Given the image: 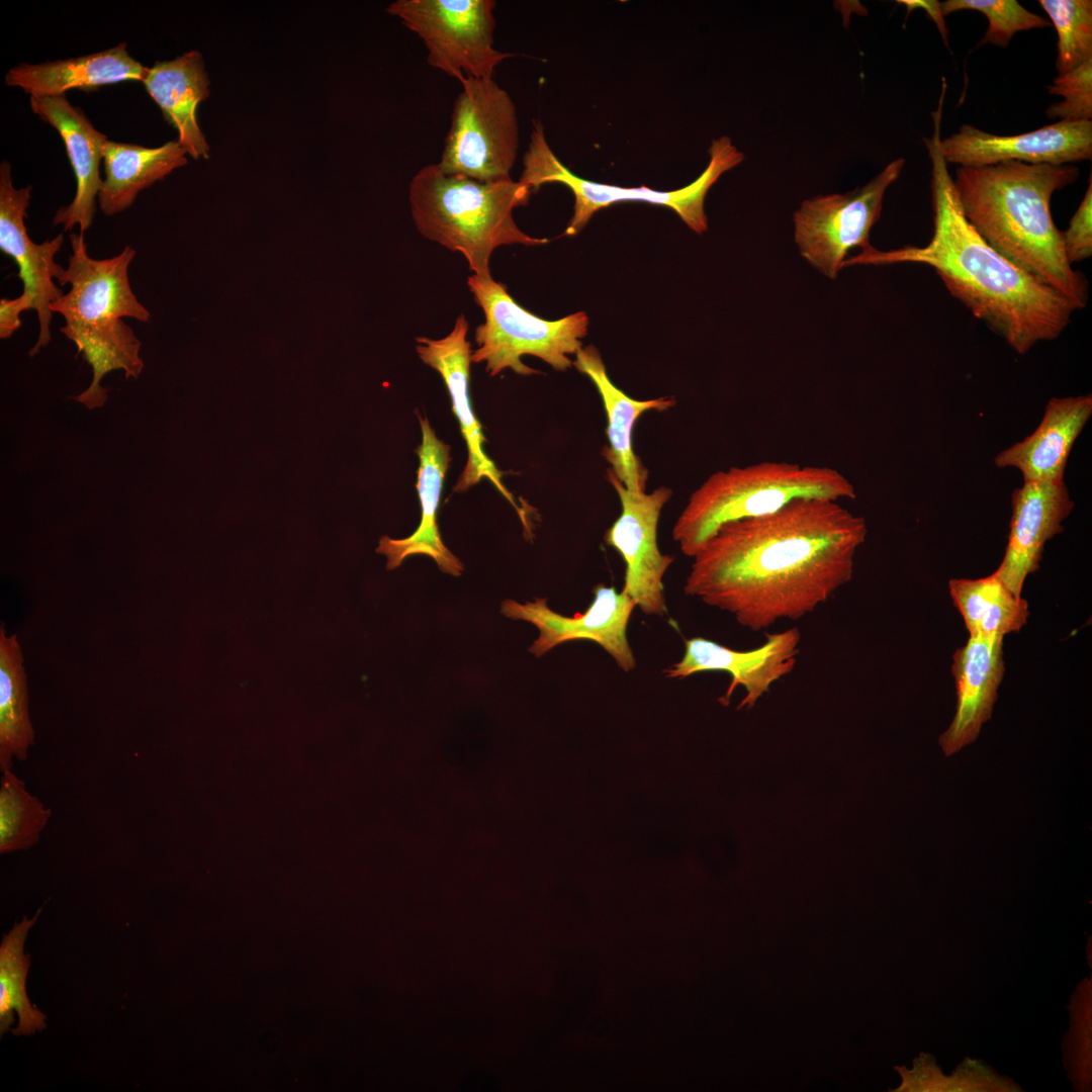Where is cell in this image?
Wrapping results in <instances>:
<instances>
[{"mask_svg": "<svg viewBox=\"0 0 1092 1092\" xmlns=\"http://www.w3.org/2000/svg\"><path fill=\"white\" fill-rule=\"evenodd\" d=\"M868 526L839 502L798 499L722 526L693 557L685 593L758 632L797 620L849 582Z\"/></svg>", "mask_w": 1092, "mask_h": 1092, "instance_id": "cell-1", "label": "cell"}, {"mask_svg": "<svg viewBox=\"0 0 1092 1092\" xmlns=\"http://www.w3.org/2000/svg\"><path fill=\"white\" fill-rule=\"evenodd\" d=\"M944 93L925 139L931 161L933 235L924 247L881 251L872 246L844 260L851 265L930 266L949 293L1018 354L1061 336L1078 306L991 248L966 218L940 148Z\"/></svg>", "mask_w": 1092, "mask_h": 1092, "instance_id": "cell-2", "label": "cell"}, {"mask_svg": "<svg viewBox=\"0 0 1092 1092\" xmlns=\"http://www.w3.org/2000/svg\"><path fill=\"white\" fill-rule=\"evenodd\" d=\"M1078 176L1069 164L1004 161L960 166L953 183L966 218L991 248L1081 309L1088 281L1068 261L1051 212L1053 194Z\"/></svg>", "mask_w": 1092, "mask_h": 1092, "instance_id": "cell-3", "label": "cell"}, {"mask_svg": "<svg viewBox=\"0 0 1092 1092\" xmlns=\"http://www.w3.org/2000/svg\"><path fill=\"white\" fill-rule=\"evenodd\" d=\"M70 243L68 267L57 281L71 288L50 308L64 317L60 332L76 345L78 354L92 368L90 386L73 398L93 410L103 406L107 399L108 389L101 386L105 374L120 369L127 379H136L142 373V344L122 318L149 323L151 313L129 283L128 268L134 249L125 246L118 255L94 259L88 254L83 234H71Z\"/></svg>", "mask_w": 1092, "mask_h": 1092, "instance_id": "cell-4", "label": "cell"}, {"mask_svg": "<svg viewBox=\"0 0 1092 1092\" xmlns=\"http://www.w3.org/2000/svg\"><path fill=\"white\" fill-rule=\"evenodd\" d=\"M531 192L512 178L481 182L447 174L436 163L413 177L408 199L413 220L424 238L461 253L473 274L490 277L489 260L496 248L549 242L527 235L513 217L515 208L528 204Z\"/></svg>", "mask_w": 1092, "mask_h": 1092, "instance_id": "cell-5", "label": "cell"}, {"mask_svg": "<svg viewBox=\"0 0 1092 1092\" xmlns=\"http://www.w3.org/2000/svg\"><path fill=\"white\" fill-rule=\"evenodd\" d=\"M853 484L831 467L762 461L712 473L690 496L672 529L694 557L724 525L775 513L798 499H854Z\"/></svg>", "mask_w": 1092, "mask_h": 1092, "instance_id": "cell-6", "label": "cell"}, {"mask_svg": "<svg viewBox=\"0 0 1092 1092\" xmlns=\"http://www.w3.org/2000/svg\"><path fill=\"white\" fill-rule=\"evenodd\" d=\"M530 144L523 157L520 182L537 191L547 183H561L574 196V208L564 235H577L598 210L619 201H644L673 209L697 234L708 229L704 209L711 186L726 171L740 164L744 156L728 136L714 140L709 149L710 161L705 171L691 184L671 191L648 187L627 188L588 181L573 174L551 150L543 125L534 120Z\"/></svg>", "mask_w": 1092, "mask_h": 1092, "instance_id": "cell-7", "label": "cell"}, {"mask_svg": "<svg viewBox=\"0 0 1092 1092\" xmlns=\"http://www.w3.org/2000/svg\"><path fill=\"white\" fill-rule=\"evenodd\" d=\"M467 285L484 314V322L475 329L478 348L472 351L471 362H484L490 376L506 369L521 375L540 373L522 362L525 355L535 356L558 371L572 365L569 356L582 348L581 339L587 334L585 312L548 321L522 307L506 285L491 276L472 274Z\"/></svg>", "mask_w": 1092, "mask_h": 1092, "instance_id": "cell-8", "label": "cell"}, {"mask_svg": "<svg viewBox=\"0 0 1092 1092\" xmlns=\"http://www.w3.org/2000/svg\"><path fill=\"white\" fill-rule=\"evenodd\" d=\"M455 99L440 169L481 182L511 178L519 121L510 94L492 79L466 77Z\"/></svg>", "mask_w": 1092, "mask_h": 1092, "instance_id": "cell-9", "label": "cell"}, {"mask_svg": "<svg viewBox=\"0 0 1092 1092\" xmlns=\"http://www.w3.org/2000/svg\"><path fill=\"white\" fill-rule=\"evenodd\" d=\"M493 0H397L386 11L423 40L428 64L461 82L492 79L512 57L494 48Z\"/></svg>", "mask_w": 1092, "mask_h": 1092, "instance_id": "cell-10", "label": "cell"}, {"mask_svg": "<svg viewBox=\"0 0 1092 1092\" xmlns=\"http://www.w3.org/2000/svg\"><path fill=\"white\" fill-rule=\"evenodd\" d=\"M904 159L891 162L860 188L803 201L794 213V236L801 256L830 279L843 268L851 249L870 245V232L881 215L887 188L901 174Z\"/></svg>", "mask_w": 1092, "mask_h": 1092, "instance_id": "cell-11", "label": "cell"}, {"mask_svg": "<svg viewBox=\"0 0 1092 1092\" xmlns=\"http://www.w3.org/2000/svg\"><path fill=\"white\" fill-rule=\"evenodd\" d=\"M607 479L616 490L621 513L606 531L605 543L613 547L625 563L624 590L642 613L664 616L666 601L663 577L674 557L661 553L657 528L661 511L672 490L661 485L651 492H634L607 469Z\"/></svg>", "mask_w": 1092, "mask_h": 1092, "instance_id": "cell-12", "label": "cell"}, {"mask_svg": "<svg viewBox=\"0 0 1092 1092\" xmlns=\"http://www.w3.org/2000/svg\"><path fill=\"white\" fill-rule=\"evenodd\" d=\"M594 601L583 613L564 616L554 612L546 599L536 598L525 604L503 602L504 616L533 624L538 638L529 651L540 657L565 642L587 640L599 644L626 672L633 670L636 659L627 638V627L636 604L624 592L613 586L597 585Z\"/></svg>", "mask_w": 1092, "mask_h": 1092, "instance_id": "cell-13", "label": "cell"}, {"mask_svg": "<svg viewBox=\"0 0 1092 1092\" xmlns=\"http://www.w3.org/2000/svg\"><path fill=\"white\" fill-rule=\"evenodd\" d=\"M945 162L961 167H982L1004 161L1064 165L1092 157V121L1059 120L1041 128L998 135L964 124L941 139Z\"/></svg>", "mask_w": 1092, "mask_h": 1092, "instance_id": "cell-14", "label": "cell"}, {"mask_svg": "<svg viewBox=\"0 0 1092 1092\" xmlns=\"http://www.w3.org/2000/svg\"><path fill=\"white\" fill-rule=\"evenodd\" d=\"M31 186L16 188L13 185L11 165L7 161L0 164V250L9 256L18 266V275L23 283L22 292L33 301L37 312L39 333L35 345L29 351L36 355L46 347L52 337L50 326L53 317L51 305L64 295L54 282L63 272L55 256L64 243V235L59 234L52 240L36 244L29 238L24 218L30 202Z\"/></svg>", "mask_w": 1092, "mask_h": 1092, "instance_id": "cell-15", "label": "cell"}, {"mask_svg": "<svg viewBox=\"0 0 1092 1092\" xmlns=\"http://www.w3.org/2000/svg\"><path fill=\"white\" fill-rule=\"evenodd\" d=\"M801 633L797 627L766 633L765 641L755 649L738 651L703 637L685 642L681 659L667 666L663 673L670 678H685L704 671H723L731 676L725 699L736 687L746 692L738 708H752L770 686L792 672L800 653Z\"/></svg>", "mask_w": 1092, "mask_h": 1092, "instance_id": "cell-16", "label": "cell"}, {"mask_svg": "<svg viewBox=\"0 0 1092 1092\" xmlns=\"http://www.w3.org/2000/svg\"><path fill=\"white\" fill-rule=\"evenodd\" d=\"M468 329L465 315L460 314L447 336L441 339L416 338V351L420 359L436 370L446 384L452 412L458 420L467 447V461L453 491L464 492L482 478H487L518 511L522 520L518 505L503 484V473L483 449L486 439L472 410L469 393L472 349L467 340Z\"/></svg>", "mask_w": 1092, "mask_h": 1092, "instance_id": "cell-17", "label": "cell"}, {"mask_svg": "<svg viewBox=\"0 0 1092 1092\" xmlns=\"http://www.w3.org/2000/svg\"><path fill=\"white\" fill-rule=\"evenodd\" d=\"M1010 532L1002 562L994 572L1016 596L1021 597L1028 574L1039 568L1044 544L1062 533V522L1071 514L1065 481L1023 482L1012 493Z\"/></svg>", "mask_w": 1092, "mask_h": 1092, "instance_id": "cell-18", "label": "cell"}, {"mask_svg": "<svg viewBox=\"0 0 1092 1092\" xmlns=\"http://www.w3.org/2000/svg\"><path fill=\"white\" fill-rule=\"evenodd\" d=\"M30 107L40 119L59 131L76 179L73 200L57 210L53 223L62 224L64 232L78 225L79 233L84 235L96 214L103 181L99 166L106 135L98 131L84 112L73 106L65 95H30Z\"/></svg>", "mask_w": 1092, "mask_h": 1092, "instance_id": "cell-19", "label": "cell"}, {"mask_svg": "<svg viewBox=\"0 0 1092 1092\" xmlns=\"http://www.w3.org/2000/svg\"><path fill=\"white\" fill-rule=\"evenodd\" d=\"M957 688V708L939 745L946 756L974 742L993 712L1005 664L1003 638L970 636L957 649L951 666Z\"/></svg>", "mask_w": 1092, "mask_h": 1092, "instance_id": "cell-20", "label": "cell"}, {"mask_svg": "<svg viewBox=\"0 0 1092 1092\" xmlns=\"http://www.w3.org/2000/svg\"><path fill=\"white\" fill-rule=\"evenodd\" d=\"M572 365L586 375L598 389L607 416L608 445L602 451L611 472L629 490L645 492L648 470L633 449V430L648 411L665 412L676 401L672 396L638 400L627 395L610 379L600 351L593 345L575 353Z\"/></svg>", "mask_w": 1092, "mask_h": 1092, "instance_id": "cell-21", "label": "cell"}, {"mask_svg": "<svg viewBox=\"0 0 1092 1092\" xmlns=\"http://www.w3.org/2000/svg\"><path fill=\"white\" fill-rule=\"evenodd\" d=\"M419 422L422 443L416 453L420 460L417 489L422 510L421 522L406 538L382 536L376 551L386 556L387 569L398 567L408 556L426 555L443 572L459 576L464 569L463 564L444 544L437 523L440 497L451 461L450 446L436 436L427 418L419 416Z\"/></svg>", "mask_w": 1092, "mask_h": 1092, "instance_id": "cell-22", "label": "cell"}, {"mask_svg": "<svg viewBox=\"0 0 1092 1092\" xmlns=\"http://www.w3.org/2000/svg\"><path fill=\"white\" fill-rule=\"evenodd\" d=\"M1091 415V394L1051 398L1035 431L999 452L995 465L1018 469L1024 482L1064 481L1068 457Z\"/></svg>", "mask_w": 1092, "mask_h": 1092, "instance_id": "cell-23", "label": "cell"}, {"mask_svg": "<svg viewBox=\"0 0 1092 1092\" xmlns=\"http://www.w3.org/2000/svg\"><path fill=\"white\" fill-rule=\"evenodd\" d=\"M148 68L121 42L105 51L40 64L21 63L5 74L8 86L29 95H65L70 89L94 90L122 81H144Z\"/></svg>", "mask_w": 1092, "mask_h": 1092, "instance_id": "cell-24", "label": "cell"}, {"mask_svg": "<svg viewBox=\"0 0 1092 1092\" xmlns=\"http://www.w3.org/2000/svg\"><path fill=\"white\" fill-rule=\"evenodd\" d=\"M165 119L177 130L178 142L194 160L208 159L209 146L196 116L209 96V79L202 56L190 51L171 61H157L143 81Z\"/></svg>", "mask_w": 1092, "mask_h": 1092, "instance_id": "cell-25", "label": "cell"}, {"mask_svg": "<svg viewBox=\"0 0 1092 1092\" xmlns=\"http://www.w3.org/2000/svg\"><path fill=\"white\" fill-rule=\"evenodd\" d=\"M186 155L178 140L157 148L107 140L102 150L105 178L98 194L100 209L107 216L124 211L142 190L186 165Z\"/></svg>", "mask_w": 1092, "mask_h": 1092, "instance_id": "cell-26", "label": "cell"}, {"mask_svg": "<svg viewBox=\"0 0 1092 1092\" xmlns=\"http://www.w3.org/2000/svg\"><path fill=\"white\" fill-rule=\"evenodd\" d=\"M949 594L970 636L1002 637L1018 632L1029 616L1027 601L1014 595L993 572L949 580Z\"/></svg>", "mask_w": 1092, "mask_h": 1092, "instance_id": "cell-27", "label": "cell"}, {"mask_svg": "<svg viewBox=\"0 0 1092 1092\" xmlns=\"http://www.w3.org/2000/svg\"><path fill=\"white\" fill-rule=\"evenodd\" d=\"M23 655L15 634L0 629V769L25 760L34 741Z\"/></svg>", "mask_w": 1092, "mask_h": 1092, "instance_id": "cell-28", "label": "cell"}, {"mask_svg": "<svg viewBox=\"0 0 1092 1092\" xmlns=\"http://www.w3.org/2000/svg\"><path fill=\"white\" fill-rule=\"evenodd\" d=\"M41 909L31 918L23 917L3 936L0 945V1033L5 1034L14 1023V1011L18 1025L15 1035H31L47 1027V1016L31 1005L25 989L29 969V956L23 951L24 941Z\"/></svg>", "mask_w": 1092, "mask_h": 1092, "instance_id": "cell-29", "label": "cell"}, {"mask_svg": "<svg viewBox=\"0 0 1092 1092\" xmlns=\"http://www.w3.org/2000/svg\"><path fill=\"white\" fill-rule=\"evenodd\" d=\"M52 816L24 782L11 769L3 772L0 786V853L25 850L35 845Z\"/></svg>", "mask_w": 1092, "mask_h": 1092, "instance_id": "cell-30", "label": "cell"}, {"mask_svg": "<svg viewBox=\"0 0 1092 1092\" xmlns=\"http://www.w3.org/2000/svg\"><path fill=\"white\" fill-rule=\"evenodd\" d=\"M1058 34L1056 68L1067 73L1092 59V1L1039 0Z\"/></svg>", "mask_w": 1092, "mask_h": 1092, "instance_id": "cell-31", "label": "cell"}, {"mask_svg": "<svg viewBox=\"0 0 1092 1092\" xmlns=\"http://www.w3.org/2000/svg\"><path fill=\"white\" fill-rule=\"evenodd\" d=\"M941 10L943 15L960 10L983 13L989 26L979 46L991 43L1005 48L1018 31L1052 25L1048 19L1025 9L1016 0H947L941 2Z\"/></svg>", "mask_w": 1092, "mask_h": 1092, "instance_id": "cell-32", "label": "cell"}, {"mask_svg": "<svg viewBox=\"0 0 1092 1092\" xmlns=\"http://www.w3.org/2000/svg\"><path fill=\"white\" fill-rule=\"evenodd\" d=\"M1051 95L1062 96V102L1046 109L1050 118L1067 121H1090L1092 119V59L1075 69L1059 75L1048 86Z\"/></svg>", "mask_w": 1092, "mask_h": 1092, "instance_id": "cell-33", "label": "cell"}, {"mask_svg": "<svg viewBox=\"0 0 1092 1092\" xmlns=\"http://www.w3.org/2000/svg\"><path fill=\"white\" fill-rule=\"evenodd\" d=\"M1091 218L1092 181L1090 175L1085 195L1072 216L1069 228L1062 232L1065 254L1071 264L1088 259L1092 255Z\"/></svg>", "mask_w": 1092, "mask_h": 1092, "instance_id": "cell-34", "label": "cell"}, {"mask_svg": "<svg viewBox=\"0 0 1092 1092\" xmlns=\"http://www.w3.org/2000/svg\"><path fill=\"white\" fill-rule=\"evenodd\" d=\"M33 309L32 298L21 292L15 298H1L0 300V338H10L21 326L20 313Z\"/></svg>", "mask_w": 1092, "mask_h": 1092, "instance_id": "cell-35", "label": "cell"}, {"mask_svg": "<svg viewBox=\"0 0 1092 1092\" xmlns=\"http://www.w3.org/2000/svg\"><path fill=\"white\" fill-rule=\"evenodd\" d=\"M900 3L907 7V15L916 8H921L926 11L927 15L935 23L938 28L944 44L947 47V29L944 22V15L941 10V2L937 0H899Z\"/></svg>", "mask_w": 1092, "mask_h": 1092, "instance_id": "cell-36", "label": "cell"}]
</instances>
